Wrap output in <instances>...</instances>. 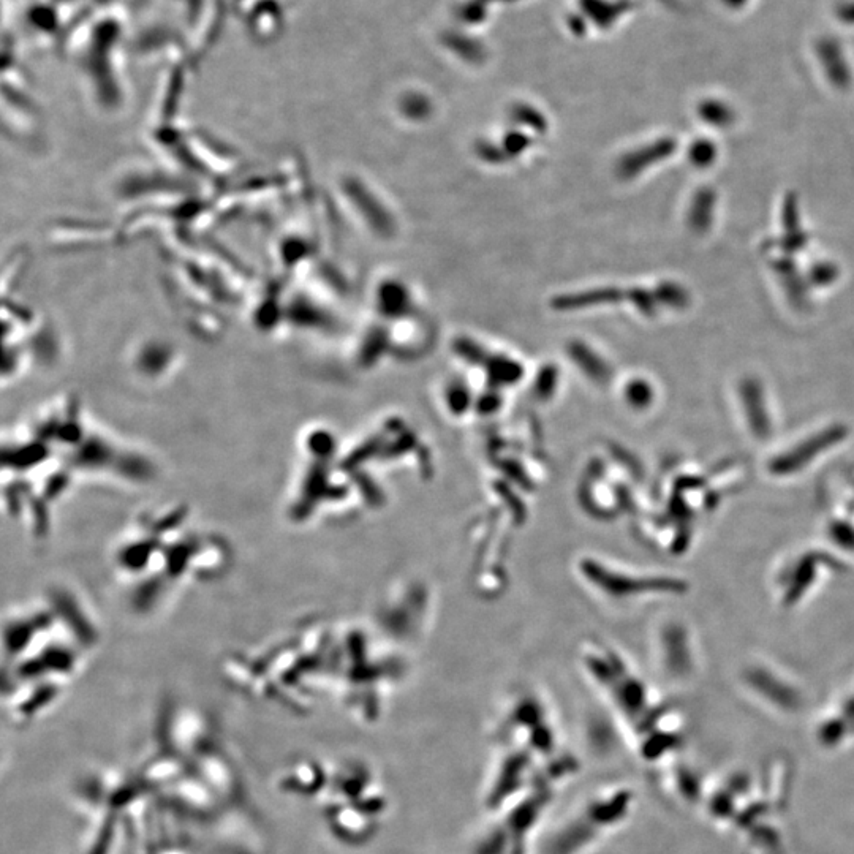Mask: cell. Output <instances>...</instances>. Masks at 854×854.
I'll return each mask as SVG.
<instances>
[{
    "mask_svg": "<svg viewBox=\"0 0 854 854\" xmlns=\"http://www.w3.org/2000/svg\"><path fill=\"white\" fill-rule=\"evenodd\" d=\"M89 611L67 590L31 600L5 620L4 706L16 725L51 711L97 643Z\"/></svg>",
    "mask_w": 854,
    "mask_h": 854,
    "instance_id": "cell-1",
    "label": "cell"
},
{
    "mask_svg": "<svg viewBox=\"0 0 854 854\" xmlns=\"http://www.w3.org/2000/svg\"><path fill=\"white\" fill-rule=\"evenodd\" d=\"M64 435L53 427L19 432L4 450V489H10L13 518L40 533L48 527L59 499L83 478L106 477L143 483L154 477V465L137 451L125 450L106 435L78 427Z\"/></svg>",
    "mask_w": 854,
    "mask_h": 854,
    "instance_id": "cell-2",
    "label": "cell"
},
{
    "mask_svg": "<svg viewBox=\"0 0 854 854\" xmlns=\"http://www.w3.org/2000/svg\"><path fill=\"white\" fill-rule=\"evenodd\" d=\"M208 533L197 532L195 529H182L178 540L165 543L155 540L154 532L149 526L148 519L138 518L132 529L125 530L119 545L116 546L113 562L114 570L121 578L125 587H130L132 597L137 606L143 597L154 598L162 594V590L178 587L181 582L192 581L195 578H205V568L193 557L203 554V551L220 548L209 540Z\"/></svg>",
    "mask_w": 854,
    "mask_h": 854,
    "instance_id": "cell-3",
    "label": "cell"
},
{
    "mask_svg": "<svg viewBox=\"0 0 854 854\" xmlns=\"http://www.w3.org/2000/svg\"><path fill=\"white\" fill-rule=\"evenodd\" d=\"M329 836L348 848L374 842L391 813V794L382 774L369 761L347 756L329 761L328 779L318 796Z\"/></svg>",
    "mask_w": 854,
    "mask_h": 854,
    "instance_id": "cell-4",
    "label": "cell"
},
{
    "mask_svg": "<svg viewBox=\"0 0 854 854\" xmlns=\"http://www.w3.org/2000/svg\"><path fill=\"white\" fill-rule=\"evenodd\" d=\"M633 791L620 782L587 786L556 818H549L538 854H595L627 821Z\"/></svg>",
    "mask_w": 854,
    "mask_h": 854,
    "instance_id": "cell-5",
    "label": "cell"
},
{
    "mask_svg": "<svg viewBox=\"0 0 854 854\" xmlns=\"http://www.w3.org/2000/svg\"><path fill=\"white\" fill-rule=\"evenodd\" d=\"M329 761L303 756L290 761L277 774V788L295 798L315 802L325 788Z\"/></svg>",
    "mask_w": 854,
    "mask_h": 854,
    "instance_id": "cell-6",
    "label": "cell"
},
{
    "mask_svg": "<svg viewBox=\"0 0 854 854\" xmlns=\"http://www.w3.org/2000/svg\"><path fill=\"white\" fill-rule=\"evenodd\" d=\"M845 437H847V429L843 426H832L829 429H824V431L812 435L810 439L793 446L790 451L775 456L769 464V470L777 477H786L791 473L799 472L807 465L812 464V461H815L824 451H828L832 446L842 442Z\"/></svg>",
    "mask_w": 854,
    "mask_h": 854,
    "instance_id": "cell-7",
    "label": "cell"
},
{
    "mask_svg": "<svg viewBox=\"0 0 854 854\" xmlns=\"http://www.w3.org/2000/svg\"><path fill=\"white\" fill-rule=\"evenodd\" d=\"M741 397L750 429L758 439H766L771 434V420L760 385L753 380L742 383Z\"/></svg>",
    "mask_w": 854,
    "mask_h": 854,
    "instance_id": "cell-8",
    "label": "cell"
},
{
    "mask_svg": "<svg viewBox=\"0 0 854 854\" xmlns=\"http://www.w3.org/2000/svg\"><path fill=\"white\" fill-rule=\"evenodd\" d=\"M674 151L673 141H660V143L652 144L649 148L639 149V151L628 154L619 165L620 176L624 178H633L636 174L641 173L644 168L650 167L652 163L666 157Z\"/></svg>",
    "mask_w": 854,
    "mask_h": 854,
    "instance_id": "cell-9",
    "label": "cell"
},
{
    "mask_svg": "<svg viewBox=\"0 0 854 854\" xmlns=\"http://www.w3.org/2000/svg\"><path fill=\"white\" fill-rule=\"evenodd\" d=\"M350 193L358 201V205L363 208L361 211L366 214L367 219L371 220L372 227L383 233V235H391V231L394 230L393 220H391L390 214L385 211V208L375 200L374 195L366 192L363 187H359L355 182L352 184V192Z\"/></svg>",
    "mask_w": 854,
    "mask_h": 854,
    "instance_id": "cell-10",
    "label": "cell"
},
{
    "mask_svg": "<svg viewBox=\"0 0 854 854\" xmlns=\"http://www.w3.org/2000/svg\"><path fill=\"white\" fill-rule=\"evenodd\" d=\"M749 681L758 690H761L764 695L774 698L775 701H779L783 706H791L796 701V696H794L790 688L783 685L782 682L777 681L774 676L766 673L763 669H753L752 673L749 674Z\"/></svg>",
    "mask_w": 854,
    "mask_h": 854,
    "instance_id": "cell-11",
    "label": "cell"
},
{
    "mask_svg": "<svg viewBox=\"0 0 854 854\" xmlns=\"http://www.w3.org/2000/svg\"><path fill=\"white\" fill-rule=\"evenodd\" d=\"M820 564V560L815 556H807L799 562L798 567H796V571H794L793 579H791L790 589H788V594H786V603H794V601L798 600L802 594H804L807 587L812 584L813 579H815V575H817V565Z\"/></svg>",
    "mask_w": 854,
    "mask_h": 854,
    "instance_id": "cell-12",
    "label": "cell"
},
{
    "mask_svg": "<svg viewBox=\"0 0 854 854\" xmlns=\"http://www.w3.org/2000/svg\"><path fill=\"white\" fill-rule=\"evenodd\" d=\"M668 654L673 663V668L679 673H685L692 666L690 660V649H688L687 636L681 628H673L668 635Z\"/></svg>",
    "mask_w": 854,
    "mask_h": 854,
    "instance_id": "cell-13",
    "label": "cell"
},
{
    "mask_svg": "<svg viewBox=\"0 0 854 854\" xmlns=\"http://www.w3.org/2000/svg\"><path fill=\"white\" fill-rule=\"evenodd\" d=\"M571 356L576 359V363L586 367L587 371L595 372V375H606V366L594 352H590L589 347L581 342H573L570 345Z\"/></svg>",
    "mask_w": 854,
    "mask_h": 854,
    "instance_id": "cell-14",
    "label": "cell"
},
{
    "mask_svg": "<svg viewBox=\"0 0 854 854\" xmlns=\"http://www.w3.org/2000/svg\"><path fill=\"white\" fill-rule=\"evenodd\" d=\"M382 307L388 314L396 315L407 307V291L399 284L386 285L382 290Z\"/></svg>",
    "mask_w": 854,
    "mask_h": 854,
    "instance_id": "cell-15",
    "label": "cell"
},
{
    "mask_svg": "<svg viewBox=\"0 0 854 854\" xmlns=\"http://www.w3.org/2000/svg\"><path fill=\"white\" fill-rule=\"evenodd\" d=\"M703 206L698 211H692V225L695 228H706L711 223L712 203H714V195L711 192H704L700 195Z\"/></svg>",
    "mask_w": 854,
    "mask_h": 854,
    "instance_id": "cell-16",
    "label": "cell"
},
{
    "mask_svg": "<svg viewBox=\"0 0 854 854\" xmlns=\"http://www.w3.org/2000/svg\"><path fill=\"white\" fill-rule=\"evenodd\" d=\"M832 538L837 541L843 548L854 549V530L847 524H837L832 526Z\"/></svg>",
    "mask_w": 854,
    "mask_h": 854,
    "instance_id": "cell-17",
    "label": "cell"
},
{
    "mask_svg": "<svg viewBox=\"0 0 854 854\" xmlns=\"http://www.w3.org/2000/svg\"><path fill=\"white\" fill-rule=\"evenodd\" d=\"M690 157L700 167L709 165L714 160V148H712V144H698V146H693Z\"/></svg>",
    "mask_w": 854,
    "mask_h": 854,
    "instance_id": "cell-18",
    "label": "cell"
}]
</instances>
